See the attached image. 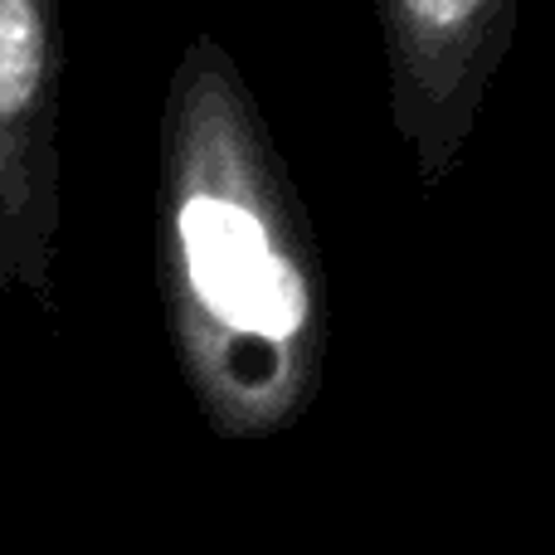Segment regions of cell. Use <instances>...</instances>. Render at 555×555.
Wrapping results in <instances>:
<instances>
[{
	"instance_id": "3957f363",
	"label": "cell",
	"mask_w": 555,
	"mask_h": 555,
	"mask_svg": "<svg viewBox=\"0 0 555 555\" xmlns=\"http://www.w3.org/2000/svg\"><path fill=\"white\" fill-rule=\"evenodd\" d=\"M410 5L414 20H424V25H459V20H468L473 10L482 5V0H404Z\"/></svg>"
},
{
	"instance_id": "6da1fadb",
	"label": "cell",
	"mask_w": 555,
	"mask_h": 555,
	"mask_svg": "<svg viewBox=\"0 0 555 555\" xmlns=\"http://www.w3.org/2000/svg\"><path fill=\"white\" fill-rule=\"evenodd\" d=\"M181 244L201 302L220 322L259 336H293L307 317L302 278L278 259L263 224L215 195H195L181 210Z\"/></svg>"
},
{
	"instance_id": "7a4b0ae2",
	"label": "cell",
	"mask_w": 555,
	"mask_h": 555,
	"mask_svg": "<svg viewBox=\"0 0 555 555\" xmlns=\"http://www.w3.org/2000/svg\"><path fill=\"white\" fill-rule=\"evenodd\" d=\"M44 74V20L35 0H0V122L35 98Z\"/></svg>"
}]
</instances>
